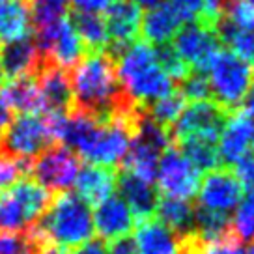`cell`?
Returning <instances> with one entry per match:
<instances>
[{
	"instance_id": "1",
	"label": "cell",
	"mask_w": 254,
	"mask_h": 254,
	"mask_svg": "<svg viewBox=\"0 0 254 254\" xmlns=\"http://www.w3.org/2000/svg\"><path fill=\"white\" fill-rule=\"evenodd\" d=\"M73 109L99 120H109L136 107L126 95L116 73V60L109 51L86 53L69 73Z\"/></svg>"
},
{
	"instance_id": "2",
	"label": "cell",
	"mask_w": 254,
	"mask_h": 254,
	"mask_svg": "<svg viewBox=\"0 0 254 254\" xmlns=\"http://www.w3.org/2000/svg\"><path fill=\"white\" fill-rule=\"evenodd\" d=\"M94 215L77 192H56L47 211L41 215L28 234L62 249H77L94 236Z\"/></svg>"
},
{
	"instance_id": "3",
	"label": "cell",
	"mask_w": 254,
	"mask_h": 254,
	"mask_svg": "<svg viewBox=\"0 0 254 254\" xmlns=\"http://www.w3.org/2000/svg\"><path fill=\"white\" fill-rule=\"evenodd\" d=\"M116 73L126 95L140 109L176 92V82L157 64L155 49L135 41L116 58Z\"/></svg>"
},
{
	"instance_id": "4",
	"label": "cell",
	"mask_w": 254,
	"mask_h": 254,
	"mask_svg": "<svg viewBox=\"0 0 254 254\" xmlns=\"http://www.w3.org/2000/svg\"><path fill=\"white\" fill-rule=\"evenodd\" d=\"M206 73L211 99L228 112L238 109L254 86V65L228 49L217 51Z\"/></svg>"
},
{
	"instance_id": "5",
	"label": "cell",
	"mask_w": 254,
	"mask_h": 254,
	"mask_svg": "<svg viewBox=\"0 0 254 254\" xmlns=\"http://www.w3.org/2000/svg\"><path fill=\"white\" fill-rule=\"evenodd\" d=\"M53 192L30 178H23L0 194V230L28 232L47 211Z\"/></svg>"
},
{
	"instance_id": "6",
	"label": "cell",
	"mask_w": 254,
	"mask_h": 254,
	"mask_svg": "<svg viewBox=\"0 0 254 254\" xmlns=\"http://www.w3.org/2000/svg\"><path fill=\"white\" fill-rule=\"evenodd\" d=\"M55 140L53 124L47 114H19L4 126V131H0V150L26 163Z\"/></svg>"
},
{
	"instance_id": "7",
	"label": "cell",
	"mask_w": 254,
	"mask_h": 254,
	"mask_svg": "<svg viewBox=\"0 0 254 254\" xmlns=\"http://www.w3.org/2000/svg\"><path fill=\"white\" fill-rule=\"evenodd\" d=\"M79 170L80 163L75 151L64 144H51L30 161L28 174L34 176V182H38L41 187L56 194L71 187Z\"/></svg>"
},
{
	"instance_id": "8",
	"label": "cell",
	"mask_w": 254,
	"mask_h": 254,
	"mask_svg": "<svg viewBox=\"0 0 254 254\" xmlns=\"http://www.w3.org/2000/svg\"><path fill=\"white\" fill-rule=\"evenodd\" d=\"M228 114L230 112L213 99L187 103L180 118L170 127V138L174 144L185 138H204L217 142Z\"/></svg>"
},
{
	"instance_id": "9",
	"label": "cell",
	"mask_w": 254,
	"mask_h": 254,
	"mask_svg": "<svg viewBox=\"0 0 254 254\" xmlns=\"http://www.w3.org/2000/svg\"><path fill=\"white\" fill-rule=\"evenodd\" d=\"M202 172L183 155L182 151L170 144L159 159L157 185L159 190L168 198L192 200L198 194Z\"/></svg>"
},
{
	"instance_id": "10",
	"label": "cell",
	"mask_w": 254,
	"mask_h": 254,
	"mask_svg": "<svg viewBox=\"0 0 254 254\" xmlns=\"http://www.w3.org/2000/svg\"><path fill=\"white\" fill-rule=\"evenodd\" d=\"M170 45L189 65L190 71L206 75L209 62L221 49V41L215 28H209L202 23H190L176 32L174 38L170 40Z\"/></svg>"
},
{
	"instance_id": "11",
	"label": "cell",
	"mask_w": 254,
	"mask_h": 254,
	"mask_svg": "<svg viewBox=\"0 0 254 254\" xmlns=\"http://www.w3.org/2000/svg\"><path fill=\"white\" fill-rule=\"evenodd\" d=\"M103 19L105 26H107V36H109L107 51L116 60L138 38L142 13H140V8L133 4L131 0H114L111 6L105 9Z\"/></svg>"
},
{
	"instance_id": "12",
	"label": "cell",
	"mask_w": 254,
	"mask_h": 254,
	"mask_svg": "<svg viewBox=\"0 0 254 254\" xmlns=\"http://www.w3.org/2000/svg\"><path fill=\"white\" fill-rule=\"evenodd\" d=\"M36 82L41 97V112L55 116H65L71 112L73 95L67 69L43 60L36 73Z\"/></svg>"
},
{
	"instance_id": "13",
	"label": "cell",
	"mask_w": 254,
	"mask_h": 254,
	"mask_svg": "<svg viewBox=\"0 0 254 254\" xmlns=\"http://www.w3.org/2000/svg\"><path fill=\"white\" fill-rule=\"evenodd\" d=\"M243 187L232 168H217L207 172L198 189V206L230 213L243 198Z\"/></svg>"
},
{
	"instance_id": "14",
	"label": "cell",
	"mask_w": 254,
	"mask_h": 254,
	"mask_svg": "<svg viewBox=\"0 0 254 254\" xmlns=\"http://www.w3.org/2000/svg\"><path fill=\"white\" fill-rule=\"evenodd\" d=\"M217 142L222 167H234L239 159L249 153L253 144V120L241 107L228 114Z\"/></svg>"
},
{
	"instance_id": "15",
	"label": "cell",
	"mask_w": 254,
	"mask_h": 254,
	"mask_svg": "<svg viewBox=\"0 0 254 254\" xmlns=\"http://www.w3.org/2000/svg\"><path fill=\"white\" fill-rule=\"evenodd\" d=\"M116 185L120 189V198L126 202L135 217V224L155 217L161 196L159 190L153 187V183L144 182L127 170H118Z\"/></svg>"
},
{
	"instance_id": "16",
	"label": "cell",
	"mask_w": 254,
	"mask_h": 254,
	"mask_svg": "<svg viewBox=\"0 0 254 254\" xmlns=\"http://www.w3.org/2000/svg\"><path fill=\"white\" fill-rule=\"evenodd\" d=\"M94 228L105 241L129 236L135 228V217L120 196H109L95 204Z\"/></svg>"
},
{
	"instance_id": "17",
	"label": "cell",
	"mask_w": 254,
	"mask_h": 254,
	"mask_svg": "<svg viewBox=\"0 0 254 254\" xmlns=\"http://www.w3.org/2000/svg\"><path fill=\"white\" fill-rule=\"evenodd\" d=\"M0 62L4 75L9 79L36 75L43 64L40 49L30 36L15 41H8L0 47Z\"/></svg>"
},
{
	"instance_id": "18",
	"label": "cell",
	"mask_w": 254,
	"mask_h": 254,
	"mask_svg": "<svg viewBox=\"0 0 254 254\" xmlns=\"http://www.w3.org/2000/svg\"><path fill=\"white\" fill-rule=\"evenodd\" d=\"M135 243L138 254H180L182 239L157 217L136 222Z\"/></svg>"
},
{
	"instance_id": "19",
	"label": "cell",
	"mask_w": 254,
	"mask_h": 254,
	"mask_svg": "<svg viewBox=\"0 0 254 254\" xmlns=\"http://www.w3.org/2000/svg\"><path fill=\"white\" fill-rule=\"evenodd\" d=\"M116 178H118V168L88 163L86 167L79 170L73 185L77 189V194L86 204H99L101 200L109 198L112 194L116 187Z\"/></svg>"
},
{
	"instance_id": "20",
	"label": "cell",
	"mask_w": 254,
	"mask_h": 254,
	"mask_svg": "<svg viewBox=\"0 0 254 254\" xmlns=\"http://www.w3.org/2000/svg\"><path fill=\"white\" fill-rule=\"evenodd\" d=\"M180 28H182V19L170 8V4H165V2L148 9V13L142 17V23H140L144 41L150 45L168 43Z\"/></svg>"
},
{
	"instance_id": "21",
	"label": "cell",
	"mask_w": 254,
	"mask_h": 254,
	"mask_svg": "<svg viewBox=\"0 0 254 254\" xmlns=\"http://www.w3.org/2000/svg\"><path fill=\"white\" fill-rule=\"evenodd\" d=\"M4 101L11 112L19 114H38L41 112V97L36 82V75L9 79L8 84L0 90Z\"/></svg>"
},
{
	"instance_id": "22",
	"label": "cell",
	"mask_w": 254,
	"mask_h": 254,
	"mask_svg": "<svg viewBox=\"0 0 254 254\" xmlns=\"http://www.w3.org/2000/svg\"><path fill=\"white\" fill-rule=\"evenodd\" d=\"M32 17L28 0H0V43L30 36Z\"/></svg>"
},
{
	"instance_id": "23",
	"label": "cell",
	"mask_w": 254,
	"mask_h": 254,
	"mask_svg": "<svg viewBox=\"0 0 254 254\" xmlns=\"http://www.w3.org/2000/svg\"><path fill=\"white\" fill-rule=\"evenodd\" d=\"M155 217L174 232L180 239L194 234V206L189 200L165 196L159 200Z\"/></svg>"
},
{
	"instance_id": "24",
	"label": "cell",
	"mask_w": 254,
	"mask_h": 254,
	"mask_svg": "<svg viewBox=\"0 0 254 254\" xmlns=\"http://www.w3.org/2000/svg\"><path fill=\"white\" fill-rule=\"evenodd\" d=\"M194 236L202 243L236 238V234L232 230L230 213L213 211V209H207V207L196 204V207H194Z\"/></svg>"
},
{
	"instance_id": "25",
	"label": "cell",
	"mask_w": 254,
	"mask_h": 254,
	"mask_svg": "<svg viewBox=\"0 0 254 254\" xmlns=\"http://www.w3.org/2000/svg\"><path fill=\"white\" fill-rule=\"evenodd\" d=\"M73 28L79 34L82 45L86 53H99L107 51L109 47V36H107V26L105 19L99 13H86V11H75L71 17Z\"/></svg>"
},
{
	"instance_id": "26",
	"label": "cell",
	"mask_w": 254,
	"mask_h": 254,
	"mask_svg": "<svg viewBox=\"0 0 254 254\" xmlns=\"http://www.w3.org/2000/svg\"><path fill=\"white\" fill-rule=\"evenodd\" d=\"M174 146L198 168L200 172H211L217 168H224L221 165L217 142L204 140V138H185V140L176 142Z\"/></svg>"
},
{
	"instance_id": "27",
	"label": "cell",
	"mask_w": 254,
	"mask_h": 254,
	"mask_svg": "<svg viewBox=\"0 0 254 254\" xmlns=\"http://www.w3.org/2000/svg\"><path fill=\"white\" fill-rule=\"evenodd\" d=\"M28 8L34 30L41 32L67 19L69 0H28Z\"/></svg>"
},
{
	"instance_id": "28",
	"label": "cell",
	"mask_w": 254,
	"mask_h": 254,
	"mask_svg": "<svg viewBox=\"0 0 254 254\" xmlns=\"http://www.w3.org/2000/svg\"><path fill=\"white\" fill-rule=\"evenodd\" d=\"M187 101L183 99V95L176 90L167 97H161L157 101H153L151 105L146 107V112L150 114V118L159 124L161 127H165L170 131V127L174 126V122L180 118L182 111L185 109Z\"/></svg>"
},
{
	"instance_id": "29",
	"label": "cell",
	"mask_w": 254,
	"mask_h": 254,
	"mask_svg": "<svg viewBox=\"0 0 254 254\" xmlns=\"http://www.w3.org/2000/svg\"><path fill=\"white\" fill-rule=\"evenodd\" d=\"M232 230L241 243L254 238V190L243 192L238 211L232 217Z\"/></svg>"
},
{
	"instance_id": "30",
	"label": "cell",
	"mask_w": 254,
	"mask_h": 254,
	"mask_svg": "<svg viewBox=\"0 0 254 254\" xmlns=\"http://www.w3.org/2000/svg\"><path fill=\"white\" fill-rule=\"evenodd\" d=\"M222 19L236 28L254 32V0H224Z\"/></svg>"
},
{
	"instance_id": "31",
	"label": "cell",
	"mask_w": 254,
	"mask_h": 254,
	"mask_svg": "<svg viewBox=\"0 0 254 254\" xmlns=\"http://www.w3.org/2000/svg\"><path fill=\"white\" fill-rule=\"evenodd\" d=\"M28 172H30V163L11 157L6 151L0 150V194L21 182Z\"/></svg>"
},
{
	"instance_id": "32",
	"label": "cell",
	"mask_w": 254,
	"mask_h": 254,
	"mask_svg": "<svg viewBox=\"0 0 254 254\" xmlns=\"http://www.w3.org/2000/svg\"><path fill=\"white\" fill-rule=\"evenodd\" d=\"M180 94L187 103H194V101H207L211 99V92H209V84L204 73H190L187 79L180 82Z\"/></svg>"
},
{
	"instance_id": "33",
	"label": "cell",
	"mask_w": 254,
	"mask_h": 254,
	"mask_svg": "<svg viewBox=\"0 0 254 254\" xmlns=\"http://www.w3.org/2000/svg\"><path fill=\"white\" fill-rule=\"evenodd\" d=\"M194 254H245L241 249V241L238 238H226L221 241H211V243H202L196 236L192 241Z\"/></svg>"
},
{
	"instance_id": "34",
	"label": "cell",
	"mask_w": 254,
	"mask_h": 254,
	"mask_svg": "<svg viewBox=\"0 0 254 254\" xmlns=\"http://www.w3.org/2000/svg\"><path fill=\"white\" fill-rule=\"evenodd\" d=\"M168 4L182 19V23L183 21L196 23L204 9V0H168Z\"/></svg>"
},
{
	"instance_id": "35",
	"label": "cell",
	"mask_w": 254,
	"mask_h": 254,
	"mask_svg": "<svg viewBox=\"0 0 254 254\" xmlns=\"http://www.w3.org/2000/svg\"><path fill=\"white\" fill-rule=\"evenodd\" d=\"M234 174L239 180L241 187L245 192L254 190V155L253 153H247L245 157H241L234 165Z\"/></svg>"
},
{
	"instance_id": "36",
	"label": "cell",
	"mask_w": 254,
	"mask_h": 254,
	"mask_svg": "<svg viewBox=\"0 0 254 254\" xmlns=\"http://www.w3.org/2000/svg\"><path fill=\"white\" fill-rule=\"evenodd\" d=\"M107 254H138V249L131 236H124V238L112 239L111 247L107 249Z\"/></svg>"
},
{
	"instance_id": "37",
	"label": "cell",
	"mask_w": 254,
	"mask_h": 254,
	"mask_svg": "<svg viewBox=\"0 0 254 254\" xmlns=\"http://www.w3.org/2000/svg\"><path fill=\"white\" fill-rule=\"evenodd\" d=\"M114 0H69V4L75 6L77 11H86V13H99L111 6Z\"/></svg>"
},
{
	"instance_id": "38",
	"label": "cell",
	"mask_w": 254,
	"mask_h": 254,
	"mask_svg": "<svg viewBox=\"0 0 254 254\" xmlns=\"http://www.w3.org/2000/svg\"><path fill=\"white\" fill-rule=\"evenodd\" d=\"M71 254H107V247L101 239H90L80 247H77Z\"/></svg>"
},
{
	"instance_id": "39",
	"label": "cell",
	"mask_w": 254,
	"mask_h": 254,
	"mask_svg": "<svg viewBox=\"0 0 254 254\" xmlns=\"http://www.w3.org/2000/svg\"><path fill=\"white\" fill-rule=\"evenodd\" d=\"M11 120V111L8 109V105L4 101V97L0 94V127H4Z\"/></svg>"
},
{
	"instance_id": "40",
	"label": "cell",
	"mask_w": 254,
	"mask_h": 254,
	"mask_svg": "<svg viewBox=\"0 0 254 254\" xmlns=\"http://www.w3.org/2000/svg\"><path fill=\"white\" fill-rule=\"evenodd\" d=\"M192 241H194V234H190L187 238H182V251H180V254H194Z\"/></svg>"
},
{
	"instance_id": "41",
	"label": "cell",
	"mask_w": 254,
	"mask_h": 254,
	"mask_svg": "<svg viewBox=\"0 0 254 254\" xmlns=\"http://www.w3.org/2000/svg\"><path fill=\"white\" fill-rule=\"evenodd\" d=\"M245 254H254V241L251 243V245H249V249H247V253H245Z\"/></svg>"
},
{
	"instance_id": "42",
	"label": "cell",
	"mask_w": 254,
	"mask_h": 254,
	"mask_svg": "<svg viewBox=\"0 0 254 254\" xmlns=\"http://www.w3.org/2000/svg\"><path fill=\"white\" fill-rule=\"evenodd\" d=\"M4 79V69H2V62H0V82Z\"/></svg>"
},
{
	"instance_id": "43",
	"label": "cell",
	"mask_w": 254,
	"mask_h": 254,
	"mask_svg": "<svg viewBox=\"0 0 254 254\" xmlns=\"http://www.w3.org/2000/svg\"><path fill=\"white\" fill-rule=\"evenodd\" d=\"M253 142H254V120H253Z\"/></svg>"
},
{
	"instance_id": "44",
	"label": "cell",
	"mask_w": 254,
	"mask_h": 254,
	"mask_svg": "<svg viewBox=\"0 0 254 254\" xmlns=\"http://www.w3.org/2000/svg\"><path fill=\"white\" fill-rule=\"evenodd\" d=\"M253 155H254V153H253Z\"/></svg>"
}]
</instances>
